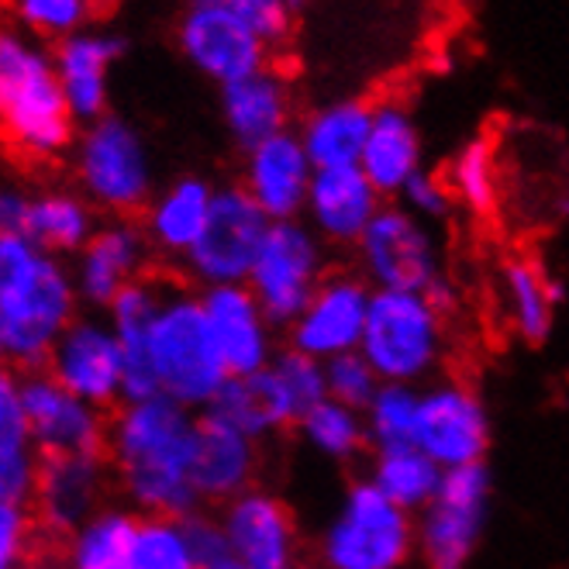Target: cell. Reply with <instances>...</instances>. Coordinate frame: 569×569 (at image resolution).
I'll return each mask as SVG.
<instances>
[{"label":"cell","mask_w":569,"mask_h":569,"mask_svg":"<svg viewBox=\"0 0 569 569\" xmlns=\"http://www.w3.org/2000/svg\"><path fill=\"white\" fill-rule=\"evenodd\" d=\"M200 415L170 397L131 400L111 415L108 462L114 487L142 518H193L204 500L193 483Z\"/></svg>","instance_id":"cell-1"},{"label":"cell","mask_w":569,"mask_h":569,"mask_svg":"<svg viewBox=\"0 0 569 569\" xmlns=\"http://www.w3.org/2000/svg\"><path fill=\"white\" fill-rule=\"evenodd\" d=\"M80 315L73 266L18 231H0V356L8 370H46L52 349Z\"/></svg>","instance_id":"cell-2"},{"label":"cell","mask_w":569,"mask_h":569,"mask_svg":"<svg viewBox=\"0 0 569 569\" xmlns=\"http://www.w3.org/2000/svg\"><path fill=\"white\" fill-rule=\"evenodd\" d=\"M0 118L8 146L31 162L70 156L80 136L56 73L52 46L14 24L0 31Z\"/></svg>","instance_id":"cell-3"},{"label":"cell","mask_w":569,"mask_h":569,"mask_svg":"<svg viewBox=\"0 0 569 569\" xmlns=\"http://www.w3.org/2000/svg\"><path fill=\"white\" fill-rule=\"evenodd\" d=\"M152 359L162 397L177 400L197 415L208 411L211 400L231 380L197 287L166 283L152 325Z\"/></svg>","instance_id":"cell-4"},{"label":"cell","mask_w":569,"mask_h":569,"mask_svg":"<svg viewBox=\"0 0 569 569\" xmlns=\"http://www.w3.org/2000/svg\"><path fill=\"white\" fill-rule=\"evenodd\" d=\"M418 556V521L370 477L352 480L318 531L321 569H408Z\"/></svg>","instance_id":"cell-5"},{"label":"cell","mask_w":569,"mask_h":569,"mask_svg":"<svg viewBox=\"0 0 569 569\" xmlns=\"http://www.w3.org/2000/svg\"><path fill=\"white\" fill-rule=\"evenodd\" d=\"M446 315L449 311L435 305L428 293L377 290L359 352L370 359L383 383L425 387L439 380L446 359Z\"/></svg>","instance_id":"cell-6"},{"label":"cell","mask_w":569,"mask_h":569,"mask_svg":"<svg viewBox=\"0 0 569 569\" xmlns=\"http://www.w3.org/2000/svg\"><path fill=\"white\" fill-rule=\"evenodd\" d=\"M70 166L73 187L104 218H142L159 190L142 131L121 114L80 128Z\"/></svg>","instance_id":"cell-7"},{"label":"cell","mask_w":569,"mask_h":569,"mask_svg":"<svg viewBox=\"0 0 569 569\" xmlns=\"http://www.w3.org/2000/svg\"><path fill=\"white\" fill-rule=\"evenodd\" d=\"M352 252L356 273L373 290L428 293L439 308H452V283L446 277L435 224L415 218L405 204L387 200Z\"/></svg>","instance_id":"cell-8"},{"label":"cell","mask_w":569,"mask_h":569,"mask_svg":"<svg viewBox=\"0 0 569 569\" xmlns=\"http://www.w3.org/2000/svg\"><path fill=\"white\" fill-rule=\"evenodd\" d=\"M328 273V246L305 218L273 221L249 273V290L256 293L259 308L273 321V328L287 331L308 308V300Z\"/></svg>","instance_id":"cell-9"},{"label":"cell","mask_w":569,"mask_h":569,"mask_svg":"<svg viewBox=\"0 0 569 569\" xmlns=\"http://www.w3.org/2000/svg\"><path fill=\"white\" fill-rule=\"evenodd\" d=\"M270 214L246 193L242 183H221L214 193L211 221L190 256L180 262V270L190 287H231L249 283V273L259 259V249L270 236Z\"/></svg>","instance_id":"cell-10"},{"label":"cell","mask_w":569,"mask_h":569,"mask_svg":"<svg viewBox=\"0 0 569 569\" xmlns=\"http://www.w3.org/2000/svg\"><path fill=\"white\" fill-rule=\"evenodd\" d=\"M493 477L487 462L449 470L418 521V559L425 569H466L490 521Z\"/></svg>","instance_id":"cell-11"},{"label":"cell","mask_w":569,"mask_h":569,"mask_svg":"<svg viewBox=\"0 0 569 569\" xmlns=\"http://www.w3.org/2000/svg\"><path fill=\"white\" fill-rule=\"evenodd\" d=\"M173 36L180 56L218 87L270 66V49L228 0H187Z\"/></svg>","instance_id":"cell-12"},{"label":"cell","mask_w":569,"mask_h":569,"mask_svg":"<svg viewBox=\"0 0 569 569\" xmlns=\"http://www.w3.org/2000/svg\"><path fill=\"white\" fill-rule=\"evenodd\" d=\"M415 446L442 470L480 466L490 449V415L483 397L456 377H439L421 387Z\"/></svg>","instance_id":"cell-13"},{"label":"cell","mask_w":569,"mask_h":569,"mask_svg":"<svg viewBox=\"0 0 569 569\" xmlns=\"http://www.w3.org/2000/svg\"><path fill=\"white\" fill-rule=\"evenodd\" d=\"M31 439L46 459L52 456H104L111 415L66 390L49 370L14 373Z\"/></svg>","instance_id":"cell-14"},{"label":"cell","mask_w":569,"mask_h":569,"mask_svg":"<svg viewBox=\"0 0 569 569\" xmlns=\"http://www.w3.org/2000/svg\"><path fill=\"white\" fill-rule=\"evenodd\" d=\"M46 370L100 411L114 415L124 405V352L108 315L83 311L66 328Z\"/></svg>","instance_id":"cell-15"},{"label":"cell","mask_w":569,"mask_h":569,"mask_svg":"<svg viewBox=\"0 0 569 569\" xmlns=\"http://www.w3.org/2000/svg\"><path fill=\"white\" fill-rule=\"evenodd\" d=\"M373 293L377 290L356 270H331L308 300V308L300 311V318L283 331L287 346L318 362L359 352Z\"/></svg>","instance_id":"cell-16"},{"label":"cell","mask_w":569,"mask_h":569,"mask_svg":"<svg viewBox=\"0 0 569 569\" xmlns=\"http://www.w3.org/2000/svg\"><path fill=\"white\" fill-rule=\"evenodd\" d=\"M152 262L156 252L139 218H104L87 249L70 262L83 311L104 315L121 290L152 277Z\"/></svg>","instance_id":"cell-17"},{"label":"cell","mask_w":569,"mask_h":569,"mask_svg":"<svg viewBox=\"0 0 569 569\" xmlns=\"http://www.w3.org/2000/svg\"><path fill=\"white\" fill-rule=\"evenodd\" d=\"M111 490L118 487L108 456H52L42 462L31 511L52 539H70L83 521L111 505Z\"/></svg>","instance_id":"cell-18"},{"label":"cell","mask_w":569,"mask_h":569,"mask_svg":"<svg viewBox=\"0 0 569 569\" xmlns=\"http://www.w3.org/2000/svg\"><path fill=\"white\" fill-rule=\"evenodd\" d=\"M221 531L246 569H293L300 559V531L293 511L283 500L266 490L252 487L218 508Z\"/></svg>","instance_id":"cell-19"},{"label":"cell","mask_w":569,"mask_h":569,"mask_svg":"<svg viewBox=\"0 0 569 569\" xmlns=\"http://www.w3.org/2000/svg\"><path fill=\"white\" fill-rule=\"evenodd\" d=\"M315 173L318 170L305 142H300L297 128H287L246 152L239 183L270 214V221H297L305 218Z\"/></svg>","instance_id":"cell-20"},{"label":"cell","mask_w":569,"mask_h":569,"mask_svg":"<svg viewBox=\"0 0 569 569\" xmlns=\"http://www.w3.org/2000/svg\"><path fill=\"white\" fill-rule=\"evenodd\" d=\"M128 52V39L111 28H83L52 46L56 73L80 128L111 114V66Z\"/></svg>","instance_id":"cell-21"},{"label":"cell","mask_w":569,"mask_h":569,"mask_svg":"<svg viewBox=\"0 0 569 569\" xmlns=\"http://www.w3.org/2000/svg\"><path fill=\"white\" fill-rule=\"evenodd\" d=\"M200 305H204V315L211 321V331L231 377H252L266 370V366L273 362V356L283 349L277 342L280 331L259 308L249 283L200 290Z\"/></svg>","instance_id":"cell-22"},{"label":"cell","mask_w":569,"mask_h":569,"mask_svg":"<svg viewBox=\"0 0 569 569\" xmlns=\"http://www.w3.org/2000/svg\"><path fill=\"white\" fill-rule=\"evenodd\" d=\"M387 197L370 183L359 166H342V170H318L305 221L325 239L328 249H356L366 228L383 211Z\"/></svg>","instance_id":"cell-23"},{"label":"cell","mask_w":569,"mask_h":569,"mask_svg":"<svg viewBox=\"0 0 569 569\" xmlns=\"http://www.w3.org/2000/svg\"><path fill=\"white\" fill-rule=\"evenodd\" d=\"M214 193L218 187L197 173L173 177L170 183H162L152 193L149 208L142 211L139 221L152 242L156 259L180 266L190 256V249L200 242V236H204V228L211 221Z\"/></svg>","instance_id":"cell-24"},{"label":"cell","mask_w":569,"mask_h":569,"mask_svg":"<svg viewBox=\"0 0 569 569\" xmlns=\"http://www.w3.org/2000/svg\"><path fill=\"white\" fill-rule=\"evenodd\" d=\"M218 108L228 128V139L242 152L256 149L259 142L280 136L290 128L293 118V93L283 73L273 66L242 77L228 87H218Z\"/></svg>","instance_id":"cell-25"},{"label":"cell","mask_w":569,"mask_h":569,"mask_svg":"<svg viewBox=\"0 0 569 569\" xmlns=\"http://www.w3.org/2000/svg\"><path fill=\"white\" fill-rule=\"evenodd\" d=\"M256 473H259V442L208 415H200L193 483L200 500H204V508H224L228 500L252 490Z\"/></svg>","instance_id":"cell-26"},{"label":"cell","mask_w":569,"mask_h":569,"mask_svg":"<svg viewBox=\"0 0 569 569\" xmlns=\"http://www.w3.org/2000/svg\"><path fill=\"white\" fill-rule=\"evenodd\" d=\"M100 221H104V214H100L77 187L49 183V187L31 190L24 224L18 236L31 239L49 256L73 262L87 249V242L97 236Z\"/></svg>","instance_id":"cell-27"},{"label":"cell","mask_w":569,"mask_h":569,"mask_svg":"<svg viewBox=\"0 0 569 569\" xmlns=\"http://www.w3.org/2000/svg\"><path fill=\"white\" fill-rule=\"evenodd\" d=\"M359 170L390 200L425 170L421 166V136L411 111L400 100H380L373 104V128L366 139Z\"/></svg>","instance_id":"cell-28"},{"label":"cell","mask_w":569,"mask_h":569,"mask_svg":"<svg viewBox=\"0 0 569 569\" xmlns=\"http://www.w3.org/2000/svg\"><path fill=\"white\" fill-rule=\"evenodd\" d=\"M252 390L259 405L270 418L273 431H287L305 421L321 400H328V380H325V362L283 346L266 370L252 373Z\"/></svg>","instance_id":"cell-29"},{"label":"cell","mask_w":569,"mask_h":569,"mask_svg":"<svg viewBox=\"0 0 569 569\" xmlns=\"http://www.w3.org/2000/svg\"><path fill=\"white\" fill-rule=\"evenodd\" d=\"M497 293L515 339H521L525 346H546L556 325V308L562 300V283L542 262L515 256L500 266Z\"/></svg>","instance_id":"cell-30"},{"label":"cell","mask_w":569,"mask_h":569,"mask_svg":"<svg viewBox=\"0 0 569 569\" xmlns=\"http://www.w3.org/2000/svg\"><path fill=\"white\" fill-rule=\"evenodd\" d=\"M370 128H373L370 100L339 97L311 108L300 118L297 136L305 142L315 170H342V166H359Z\"/></svg>","instance_id":"cell-31"},{"label":"cell","mask_w":569,"mask_h":569,"mask_svg":"<svg viewBox=\"0 0 569 569\" xmlns=\"http://www.w3.org/2000/svg\"><path fill=\"white\" fill-rule=\"evenodd\" d=\"M42 449L31 439L21 400L14 390V373L0 380V500L8 505H31L42 473Z\"/></svg>","instance_id":"cell-32"},{"label":"cell","mask_w":569,"mask_h":569,"mask_svg":"<svg viewBox=\"0 0 569 569\" xmlns=\"http://www.w3.org/2000/svg\"><path fill=\"white\" fill-rule=\"evenodd\" d=\"M142 515L128 505L100 508L70 539H62V569H131Z\"/></svg>","instance_id":"cell-33"},{"label":"cell","mask_w":569,"mask_h":569,"mask_svg":"<svg viewBox=\"0 0 569 569\" xmlns=\"http://www.w3.org/2000/svg\"><path fill=\"white\" fill-rule=\"evenodd\" d=\"M377 483L383 497H390L397 508H405L408 515H421L435 493H439L446 470L431 456H425L418 446L405 449H387V452H370V470H366Z\"/></svg>","instance_id":"cell-34"},{"label":"cell","mask_w":569,"mask_h":569,"mask_svg":"<svg viewBox=\"0 0 569 569\" xmlns=\"http://www.w3.org/2000/svg\"><path fill=\"white\" fill-rule=\"evenodd\" d=\"M297 435L311 452L328 462H356L362 452H370V431H366L362 411L339 405V400H321V405L297 425Z\"/></svg>","instance_id":"cell-35"},{"label":"cell","mask_w":569,"mask_h":569,"mask_svg":"<svg viewBox=\"0 0 569 569\" xmlns=\"http://www.w3.org/2000/svg\"><path fill=\"white\" fill-rule=\"evenodd\" d=\"M446 180L456 193L459 208L473 211V214H490L500 197V162H497L493 142L487 136L462 142L449 162Z\"/></svg>","instance_id":"cell-36"},{"label":"cell","mask_w":569,"mask_h":569,"mask_svg":"<svg viewBox=\"0 0 569 569\" xmlns=\"http://www.w3.org/2000/svg\"><path fill=\"white\" fill-rule=\"evenodd\" d=\"M418 405H421V387L383 383L380 393L373 397V405L362 411L366 431H370V452L415 446Z\"/></svg>","instance_id":"cell-37"},{"label":"cell","mask_w":569,"mask_h":569,"mask_svg":"<svg viewBox=\"0 0 569 569\" xmlns=\"http://www.w3.org/2000/svg\"><path fill=\"white\" fill-rule=\"evenodd\" d=\"M14 28L24 36L39 39L46 46H56L62 39L77 36V31L90 28L97 8L90 0H8Z\"/></svg>","instance_id":"cell-38"},{"label":"cell","mask_w":569,"mask_h":569,"mask_svg":"<svg viewBox=\"0 0 569 569\" xmlns=\"http://www.w3.org/2000/svg\"><path fill=\"white\" fill-rule=\"evenodd\" d=\"M131 569H197L187 518H142Z\"/></svg>","instance_id":"cell-39"},{"label":"cell","mask_w":569,"mask_h":569,"mask_svg":"<svg viewBox=\"0 0 569 569\" xmlns=\"http://www.w3.org/2000/svg\"><path fill=\"white\" fill-rule=\"evenodd\" d=\"M325 380H328V397L339 400V405L356 408V411L370 408L373 397L383 387V380L377 377V370L362 352H346V356L328 359L325 362Z\"/></svg>","instance_id":"cell-40"},{"label":"cell","mask_w":569,"mask_h":569,"mask_svg":"<svg viewBox=\"0 0 569 569\" xmlns=\"http://www.w3.org/2000/svg\"><path fill=\"white\" fill-rule=\"evenodd\" d=\"M397 204H405L415 218H421V221H428V224H442V221H449L452 211L459 208V204H456V193H452V187H449V180L439 177V173H428V170H421V173L405 187V193L397 197Z\"/></svg>","instance_id":"cell-41"},{"label":"cell","mask_w":569,"mask_h":569,"mask_svg":"<svg viewBox=\"0 0 569 569\" xmlns=\"http://www.w3.org/2000/svg\"><path fill=\"white\" fill-rule=\"evenodd\" d=\"M36 511L31 505H8L0 500V569H21L36 539Z\"/></svg>","instance_id":"cell-42"},{"label":"cell","mask_w":569,"mask_h":569,"mask_svg":"<svg viewBox=\"0 0 569 569\" xmlns=\"http://www.w3.org/2000/svg\"><path fill=\"white\" fill-rule=\"evenodd\" d=\"M242 14V21L266 42V49H280L293 36V11L283 0H228Z\"/></svg>","instance_id":"cell-43"},{"label":"cell","mask_w":569,"mask_h":569,"mask_svg":"<svg viewBox=\"0 0 569 569\" xmlns=\"http://www.w3.org/2000/svg\"><path fill=\"white\" fill-rule=\"evenodd\" d=\"M187 531H190L197 569H246L236 556H231V546L224 539L218 515L197 511L193 518H187Z\"/></svg>","instance_id":"cell-44"},{"label":"cell","mask_w":569,"mask_h":569,"mask_svg":"<svg viewBox=\"0 0 569 569\" xmlns=\"http://www.w3.org/2000/svg\"><path fill=\"white\" fill-rule=\"evenodd\" d=\"M31 190L21 183H4L0 190V231H21Z\"/></svg>","instance_id":"cell-45"},{"label":"cell","mask_w":569,"mask_h":569,"mask_svg":"<svg viewBox=\"0 0 569 569\" xmlns=\"http://www.w3.org/2000/svg\"><path fill=\"white\" fill-rule=\"evenodd\" d=\"M283 4H287V8H290L293 14H297L300 8H308V0H283Z\"/></svg>","instance_id":"cell-46"},{"label":"cell","mask_w":569,"mask_h":569,"mask_svg":"<svg viewBox=\"0 0 569 569\" xmlns=\"http://www.w3.org/2000/svg\"><path fill=\"white\" fill-rule=\"evenodd\" d=\"M293 569H321V566H318V562H297Z\"/></svg>","instance_id":"cell-47"},{"label":"cell","mask_w":569,"mask_h":569,"mask_svg":"<svg viewBox=\"0 0 569 569\" xmlns=\"http://www.w3.org/2000/svg\"><path fill=\"white\" fill-rule=\"evenodd\" d=\"M90 4H93V8H100V4H111V0H90Z\"/></svg>","instance_id":"cell-48"}]
</instances>
